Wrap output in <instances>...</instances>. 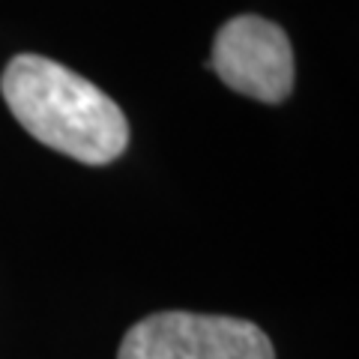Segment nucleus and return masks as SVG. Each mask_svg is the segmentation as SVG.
Wrapping results in <instances>:
<instances>
[{
    "mask_svg": "<svg viewBox=\"0 0 359 359\" xmlns=\"http://www.w3.org/2000/svg\"><path fill=\"white\" fill-rule=\"evenodd\" d=\"M210 66L231 90L257 102H285L294 90V51L287 33L261 15H237L212 39Z\"/></svg>",
    "mask_w": 359,
    "mask_h": 359,
    "instance_id": "nucleus-3",
    "label": "nucleus"
},
{
    "mask_svg": "<svg viewBox=\"0 0 359 359\" xmlns=\"http://www.w3.org/2000/svg\"><path fill=\"white\" fill-rule=\"evenodd\" d=\"M0 90L13 117L45 147L84 165H108L126 150L129 123L96 84L39 54L6 63Z\"/></svg>",
    "mask_w": 359,
    "mask_h": 359,
    "instance_id": "nucleus-1",
    "label": "nucleus"
},
{
    "mask_svg": "<svg viewBox=\"0 0 359 359\" xmlns=\"http://www.w3.org/2000/svg\"><path fill=\"white\" fill-rule=\"evenodd\" d=\"M117 359H276V351L252 320L159 311L123 335Z\"/></svg>",
    "mask_w": 359,
    "mask_h": 359,
    "instance_id": "nucleus-2",
    "label": "nucleus"
}]
</instances>
